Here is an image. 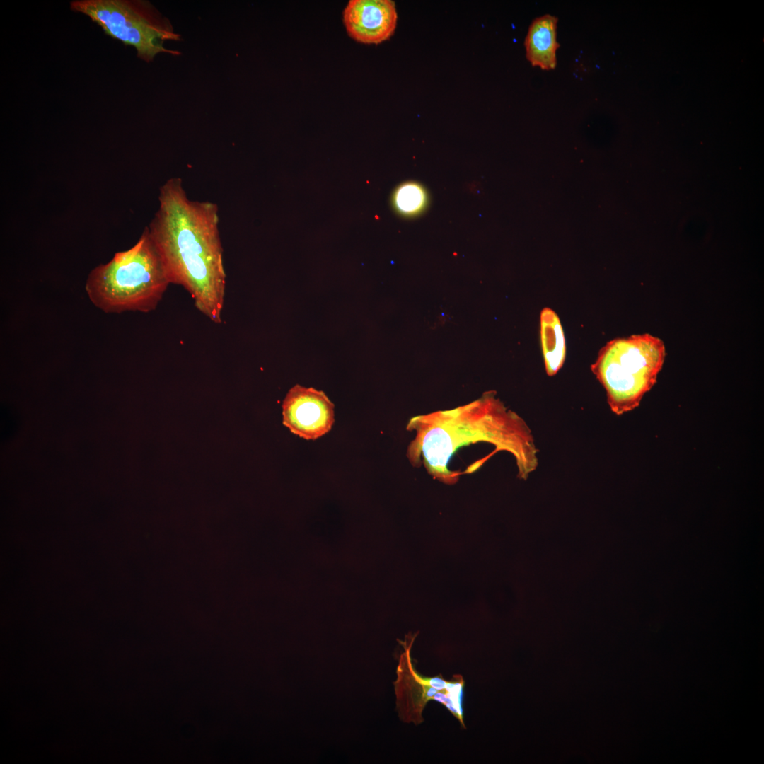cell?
Masks as SVG:
<instances>
[{
  "label": "cell",
  "instance_id": "5b68a950",
  "mask_svg": "<svg viewBox=\"0 0 764 764\" xmlns=\"http://www.w3.org/2000/svg\"><path fill=\"white\" fill-rule=\"evenodd\" d=\"M70 6L71 10L88 16L108 35L133 46L137 57L146 62L161 52L180 54L178 51L166 49L164 42L180 40V35L149 1L77 0Z\"/></svg>",
  "mask_w": 764,
  "mask_h": 764
},
{
  "label": "cell",
  "instance_id": "6da1fadb",
  "mask_svg": "<svg viewBox=\"0 0 764 764\" xmlns=\"http://www.w3.org/2000/svg\"><path fill=\"white\" fill-rule=\"evenodd\" d=\"M158 202L147 228L170 284L182 286L199 311L221 323L226 274L218 206L190 199L179 178L161 187Z\"/></svg>",
  "mask_w": 764,
  "mask_h": 764
},
{
  "label": "cell",
  "instance_id": "ba28073f",
  "mask_svg": "<svg viewBox=\"0 0 764 764\" xmlns=\"http://www.w3.org/2000/svg\"><path fill=\"white\" fill-rule=\"evenodd\" d=\"M417 634L406 636L405 640L400 642L405 652L400 657L398 679L394 685L400 717L403 721L419 724L423 721L422 712L425 705L429 700H433L434 695L440 690L431 685L432 678L421 676L412 666L410 653Z\"/></svg>",
  "mask_w": 764,
  "mask_h": 764
},
{
  "label": "cell",
  "instance_id": "7a4b0ae2",
  "mask_svg": "<svg viewBox=\"0 0 764 764\" xmlns=\"http://www.w3.org/2000/svg\"><path fill=\"white\" fill-rule=\"evenodd\" d=\"M406 429L414 434L406 451L411 465L423 466L433 479L444 484H455L462 474L448 468L453 454L477 443L493 446V453L511 454L519 479L526 480L538 465V449L530 427L493 391L452 409L414 416Z\"/></svg>",
  "mask_w": 764,
  "mask_h": 764
},
{
  "label": "cell",
  "instance_id": "8fae6325",
  "mask_svg": "<svg viewBox=\"0 0 764 764\" xmlns=\"http://www.w3.org/2000/svg\"><path fill=\"white\" fill-rule=\"evenodd\" d=\"M393 204L396 212L404 216H414L422 212L427 203L424 188L415 182L399 185L393 195Z\"/></svg>",
  "mask_w": 764,
  "mask_h": 764
},
{
  "label": "cell",
  "instance_id": "52a82bcc",
  "mask_svg": "<svg viewBox=\"0 0 764 764\" xmlns=\"http://www.w3.org/2000/svg\"><path fill=\"white\" fill-rule=\"evenodd\" d=\"M348 35L363 44H380L394 33L398 21L391 0H350L342 13Z\"/></svg>",
  "mask_w": 764,
  "mask_h": 764
},
{
  "label": "cell",
  "instance_id": "30bf717a",
  "mask_svg": "<svg viewBox=\"0 0 764 764\" xmlns=\"http://www.w3.org/2000/svg\"><path fill=\"white\" fill-rule=\"evenodd\" d=\"M540 337L545 371L552 376L564 364L566 345L560 320L549 308H545L540 313Z\"/></svg>",
  "mask_w": 764,
  "mask_h": 764
},
{
  "label": "cell",
  "instance_id": "3957f363",
  "mask_svg": "<svg viewBox=\"0 0 764 764\" xmlns=\"http://www.w3.org/2000/svg\"><path fill=\"white\" fill-rule=\"evenodd\" d=\"M170 284L147 227L137 242L89 273L85 289L93 304L112 313L156 308Z\"/></svg>",
  "mask_w": 764,
  "mask_h": 764
},
{
  "label": "cell",
  "instance_id": "8992f818",
  "mask_svg": "<svg viewBox=\"0 0 764 764\" xmlns=\"http://www.w3.org/2000/svg\"><path fill=\"white\" fill-rule=\"evenodd\" d=\"M334 404L322 390L296 384L282 403V422L291 433L315 440L329 432L335 422Z\"/></svg>",
  "mask_w": 764,
  "mask_h": 764
},
{
  "label": "cell",
  "instance_id": "9c48e42d",
  "mask_svg": "<svg viewBox=\"0 0 764 764\" xmlns=\"http://www.w3.org/2000/svg\"><path fill=\"white\" fill-rule=\"evenodd\" d=\"M557 18L550 14L535 18L530 25L524 45L527 59L533 66L550 70L557 65Z\"/></svg>",
  "mask_w": 764,
  "mask_h": 764
},
{
  "label": "cell",
  "instance_id": "277c9868",
  "mask_svg": "<svg viewBox=\"0 0 764 764\" xmlns=\"http://www.w3.org/2000/svg\"><path fill=\"white\" fill-rule=\"evenodd\" d=\"M665 357L664 342L647 333L613 340L601 349L591 371L613 413L621 415L639 406L655 384Z\"/></svg>",
  "mask_w": 764,
  "mask_h": 764
}]
</instances>
